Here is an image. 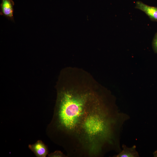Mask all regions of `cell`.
I'll return each mask as SVG.
<instances>
[{"label": "cell", "mask_w": 157, "mask_h": 157, "mask_svg": "<svg viewBox=\"0 0 157 157\" xmlns=\"http://www.w3.org/2000/svg\"><path fill=\"white\" fill-rule=\"evenodd\" d=\"M152 45L154 51L157 54V32L154 37Z\"/></svg>", "instance_id": "cell-7"}, {"label": "cell", "mask_w": 157, "mask_h": 157, "mask_svg": "<svg viewBox=\"0 0 157 157\" xmlns=\"http://www.w3.org/2000/svg\"><path fill=\"white\" fill-rule=\"evenodd\" d=\"M122 151L117 154L113 156L115 157H138L139 155L136 150V146L133 145L129 147L124 144L122 145Z\"/></svg>", "instance_id": "cell-5"}, {"label": "cell", "mask_w": 157, "mask_h": 157, "mask_svg": "<svg viewBox=\"0 0 157 157\" xmlns=\"http://www.w3.org/2000/svg\"><path fill=\"white\" fill-rule=\"evenodd\" d=\"M135 8L143 12L150 19L157 22V7L148 5L140 1L135 3Z\"/></svg>", "instance_id": "cell-2"}, {"label": "cell", "mask_w": 157, "mask_h": 157, "mask_svg": "<svg viewBox=\"0 0 157 157\" xmlns=\"http://www.w3.org/2000/svg\"><path fill=\"white\" fill-rule=\"evenodd\" d=\"M28 147L38 157H45L48 154L47 146L40 140L33 144L28 145Z\"/></svg>", "instance_id": "cell-4"}, {"label": "cell", "mask_w": 157, "mask_h": 157, "mask_svg": "<svg viewBox=\"0 0 157 157\" xmlns=\"http://www.w3.org/2000/svg\"><path fill=\"white\" fill-rule=\"evenodd\" d=\"M14 3L12 0H1L0 15L14 21Z\"/></svg>", "instance_id": "cell-3"}, {"label": "cell", "mask_w": 157, "mask_h": 157, "mask_svg": "<svg viewBox=\"0 0 157 157\" xmlns=\"http://www.w3.org/2000/svg\"><path fill=\"white\" fill-rule=\"evenodd\" d=\"M153 154L154 157H157V149L153 152Z\"/></svg>", "instance_id": "cell-8"}, {"label": "cell", "mask_w": 157, "mask_h": 157, "mask_svg": "<svg viewBox=\"0 0 157 157\" xmlns=\"http://www.w3.org/2000/svg\"><path fill=\"white\" fill-rule=\"evenodd\" d=\"M57 93L53 138L69 156H94L116 139L122 114L114 97L90 74L68 76Z\"/></svg>", "instance_id": "cell-1"}, {"label": "cell", "mask_w": 157, "mask_h": 157, "mask_svg": "<svg viewBox=\"0 0 157 157\" xmlns=\"http://www.w3.org/2000/svg\"><path fill=\"white\" fill-rule=\"evenodd\" d=\"M49 157H63L66 156L65 155L63 154L61 151H56L54 152L51 153L48 155Z\"/></svg>", "instance_id": "cell-6"}]
</instances>
